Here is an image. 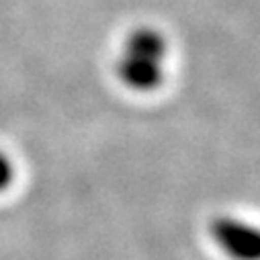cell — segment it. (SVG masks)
<instances>
[{"mask_svg": "<svg viewBox=\"0 0 260 260\" xmlns=\"http://www.w3.org/2000/svg\"><path fill=\"white\" fill-rule=\"evenodd\" d=\"M170 43L154 25H138L123 39L115 61L119 82L134 92H154L164 84Z\"/></svg>", "mask_w": 260, "mask_h": 260, "instance_id": "obj_1", "label": "cell"}, {"mask_svg": "<svg viewBox=\"0 0 260 260\" xmlns=\"http://www.w3.org/2000/svg\"><path fill=\"white\" fill-rule=\"evenodd\" d=\"M215 244L234 260H258L260 236L254 225L244 219L221 215L215 217L209 228Z\"/></svg>", "mask_w": 260, "mask_h": 260, "instance_id": "obj_2", "label": "cell"}, {"mask_svg": "<svg viewBox=\"0 0 260 260\" xmlns=\"http://www.w3.org/2000/svg\"><path fill=\"white\" fill-rule=\"evenodd\" d=\"M13 178H15V166L11 158L0 150V192L7 190L13 184Z\"/></svg>", "mask_w": 260, "mask_h": 260, "instance_id": "obj_3", "label": "cell"}]
</instances>
